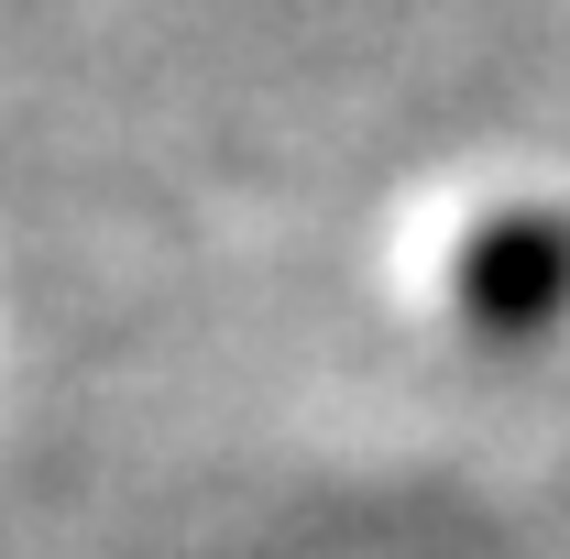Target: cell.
<instances>
[{"instance_id":"cell-1","label":"cell","mask_w":570,"mask_h":559,"mask_svg":"<svg viewBox=\"0 0 570 559\" xmlns=\"http://www.w3.org/2000/svg\"><path fill=\"white\" fill-rule=\"evenodd\" d=\"M560 275H570L560 231H549V219H504L494 242L472 253V307H483V318H538V307L560 296Z\"/></svg>"}]
</instances>
